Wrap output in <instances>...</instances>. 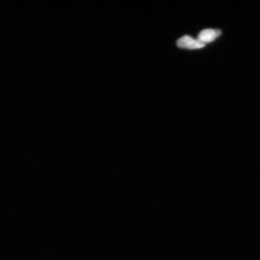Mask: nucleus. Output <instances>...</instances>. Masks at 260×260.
I'll use <instances>...</instances> for the list:
<instances>
[{
  "mask_svg": "<svg viewBox=\"0 0 260 260\" xmlns=\"http://www.w3.org/2000/svg\"><path fill=\"white\" fill-rule=\"evenodd\" d=\"M177 45L178 47L190 49V50L202 48L206 45L202 42L198 40H194L193 38L187 35L184 36V37L179 39L177 41Z\"/></svg>",
  "mask_w": 260,
  "mask_h": 260,
  "instance_id": "f257e3e1",
  "label": "nucleus"
},
{
  "mask_svg": "<svg viewBox=\"0 0 260 260\" xmlns=\"http://www.w3.org/2000/svg\"><path fill=\"white\" fill-rule=\"evenodd\" d=\"M221 35V31L214 29H205L198 35V40L204 44L214 41Z\"/></svg>",
  "mask_w": 260,
  "mask_h": 260,
  "instance_id": "f03ea898",
  "label": "nucleus"
}]
</instances>
